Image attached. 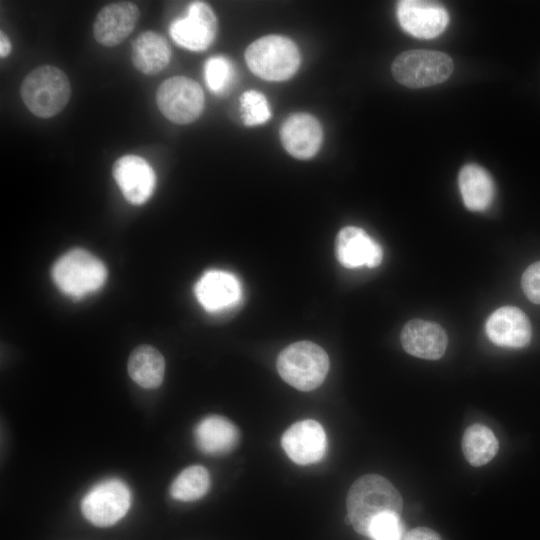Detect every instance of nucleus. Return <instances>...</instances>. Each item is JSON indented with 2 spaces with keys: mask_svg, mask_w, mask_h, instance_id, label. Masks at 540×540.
Listing matches in <instances>:
<instances>
[{
  "mask_svg": "<svg viewBox=\"0 0 540 540\" xmlns=\"http://www.w3.org/2000/svg\"><path fill=\"white\" fill-rule=\"evenodd\" d=\"M346 507L349 523L357 533L367 537L375 519L387 513H401L403 500L399 491L385 477L367 474L350 487Z\"/></svg>",
  "mask_w": 540,
  "mask_h": 540,
  "instance_id": "1",
  "label": "nucleus"
},
{
  "mask_svg": "<svg viewBox=\"0 0 540 540\" xmlns=\"http://www.w3.org/2000/svg\"><path fill=\"white\" fill-rule=\"evenodd\" d=\"M20 95L28 110L40 118H51L69 102L71 85L59 68L42 65L33 69L22 81Z\"/></svg>",
  "mask_w": 540,
  "mask_h": 540,
  "instance_id": "2",
  "label": "nucleus"
},
{
  "mask_svg": "<svg viewBox=\"0 0 540 540\" xmlns=\"http://www.w3.org/2000/svg\"><path fill=\"white\" fill-rule=\"evenodd\" d=\"M281 378L300 391L319 387L329 370L325 350L311 341H298L285 347L277 359Z\"/></svg>",
  "mask_w": 540,
  "mask_h": 540,
  "instance_id": "3",
  "label": "nucleus"
},
{
  "mask_svg": "<svg viewBox=\"0 0 540 540\" xmlns=\"http://www.w3.org/2000/svg\"><path fill=\"white\" fill-rule=\"evenodd\" d=\"M245 60L251 72L261 79L284 81L296 73L300 65V54L289 38L267 35L247 47Z\"/></svg>",
  "mask_w": 540,
  "mask_h": 540,
  "instance_id": "4",
  "label": "nucleus"
},
{
  "mask_svg": "<svg viewBox=\"0 0 540 540\" xmlns=\"http://www.w3.org/2000/svg\"><path fill=\"white\" fill-rule=\"evenodd\" d=\"M106 278L107 270L102 261L80 248L66 252L52 268V279L56 286L74 298L99 290Z\"/></svg>",
  "mask_w": 540,
  "mask_h": 540,
  "instance_id": "5",
  "label": "nucleus"
},
{
  "mask_svg": "<svg viewBox=\"0 0 540 540\" xmlns=\"http://www.w3.org/2000/svg\"><path fill=\"white\" fill-rule=\"evenodd\" d=\"M454 69L452 58L434 50H408L399 54L391 66L397 82L409 88H423L444 82Z\"/></svg>",
  "mask_w": 540,
  "mask_h": 540,
  "instance_id": "6",
  "label": "nucleus"
},
{
  "mask_svg": "<svg viewBox=\"0 0 540 540\" xmlns=\"http://www.w3.org/2000/svg\"><path fill=\"white\" fill-rule=\"evenodd\" d=\"M156 103L165 118L176 124L195 121L204 108V92L191 78L174 76L163 81L156 92Z\"/></svg>",
  "mask_w": 540,
  "mask_h": 540,
  "instance_id": "7",
  "label": "nucleus"
},
{
  "mask_svg": "<svg viewBox=\"0 0 540 540\" xmlns=\"http://www.w3.org/2000/svg\"><path fill=\"white\" fill-rule=\"evenodd\" d=\"M131 505L128 486L119 479H107L93 486L81 501L84 517L98 527L112 526L121 520Z\"/></svg>",
  "mask_w": 540,
  "mask_h": 540,
  "instance_id": "8",
  "label": "nucleus"
},
{
  "mask_svg": "<svg viewBox=\"0 0 540 540\" xmlns=\"http://www.w3.org/2000/svg\"><path fill=\"white\" fill-rule=\"evenodd\" d=\"M217 18L205 2H192L184 17L171 22L169 33L174 42L191 51L206 50L214 41Z\"/></svg>",
  "mask_w": 540,
  "mask_h": 540,
  "instance_id": "9",
  "label": "nucleus"
},
{
  "mask_svg": "<svg viewBox=\"0 0 540 540\" xmlns=\"http://www.w3.org/2000/svg\"><path fill=\"white\" fill-rule=\"evenodd\" d=\"M397 17L403 30L422 39L437 37L449 23V14L444 6L431 1H399Z\"/></svg>",
  "mask_w": 540,
  "mask_h": 540,
  "instance_id": "10",
  "label": "nucleus"
},
{
  "mask_svg": "<svg viewBox=\"0 0 540 540\" xmlns=\"http://www.w3.org/2000/svg\"><path fill=\"white\" fill-rule=\"evenodd\" d=\"M281 445L293 462L298 465H310L324 457L327 437L319 422L307 419L292 424L283 433Z\"/></svg>",
  "mask_w": 540,
  "mask_h": 540,
  "instance_id": "11",
  "label": "nucleus"
},
{
  "mask_svg": "<svg viewBox=\"0 0 540 540\" xmlns=\"http://www.w3.org/2000/svg\"><path fill=\"white\" fill-rule=\"evenodd\" d=\"M112 174L124 198L134 205L145 203L156 185V175L150 164L137 155L118 158Z\"/></svg>",
  "mask_w": 540,
  "mask_h": 540,
  "instance_id": "12",
  "label": "nucleus"
},
{
  "mask_svg": "<svg viewBox=\"0 0 540 540\" xmlns=\"http://www.w3.org/2000/svg\"><path fill=\"white\" fill-rule=\"evenodd\" d=\"M194 293L201 306L210 313L225 311L239 303L242 287L238 278L223 270L206 271L197 281Z\"/></svg>",
  "mask_w": 540,
  "mask_h": 540,
  "instance_id": "13",
  "label": "nucleus"
},
{
  "mask_svg": "<svg viewBox=\"0 0 540 540\" xmlns=\"http://www.w3.org/2000/svg\"><path fill=\"white\" fill-rule=\"evenodd\" d=\"M139 18L140 11L135 3H110L98 12L93 23V35L103 46H116L132 33Z\"/></svg>",
  "mask_w": 540,
  "mask_h": 540,
  "instance_id": "14",
  "label": "nucleus"
},
{
  "mask_svg": "<svg viewBox=\"0 0 540 540\" xmlns=\"http://www.w3.org/2000/svg\"><path fill=\"white\" fill-rule=\"evenodd\" d=\"M335 255L345 268L354 269L362 266L374 268L381 263L383 251L380 244L363 229L347 226L336 236Z\"/></svg>",
  "mask_w": 540,
  "mask_h": 540,
  "instance_id": "15",
  "label": "nucleus"
},
{
  "mask_svg": "<svg viewBox=\"0 0 540 540\" xmlns=\"http://www.w3.org/2000/svg\"><path fill=\"white\" fill-rule=\"evenodd\" d=\"M280 138L283 147L291 156L309 159L320 148L322 128L314 116L308 113H295L282 124Z\"/></svg>",
  "mask_w": 540,
  "mask_h": 540,
  "instance_id": "16",
  "label": "nucleus"
},
{
  "mask_svg": "<svg viewBox=\"0 0 540 540\" xmlns=\"http://www.w3.org/2000/svg\"><path fill=\"white\" fill-rule=\"evenodd\" d=\"M486 334L496 345L522 348L529 344L532 330L526 314L519 308L504 306L494 311L486 321Z\"/></svg>",
  "mask_w": 540,
  "mask_h": 540,
  "instance_id": "17",
  "label": "nucleus"
},
{
  "mask_svg": "<svg viewBox=\"0 0 540 540\" xmlns=\"http://www.w3.org/2000/svg\"><path fill=\"white\" fill-rule=\"evenodd\" d=\"M404 350L415 357L437 360L447 347V335L435 322L413 319L405 324L400 335Z\"/></svg>",
  "mask_w": 540,
  "mask_h": 540,
  "instance_id": "18",
  "label": "nucleus"
},
{
  "mask_svg": "<svg viewBox=\"0 0 540 540\" xmlns=\"http://www.w3.org/2000/svg\"><path fill=\"white\" fill-rule=\"evenodd\" d=\"M194 439L201 452L208 455H223L237 446L239 430L226 417L209 415L195 426Z\"/></svg>",
  "mask_w": 540,
  "mask_h": 540,
  "instance_id": "19",
  "label": "nucleus"
},
{
  "mask_svg": "<svg viewBox=\"0 0 540 540\" xmlns=\"http://www.w3.org/2000/svg\"><path fill=\"white\" fill-rule=\"evenodd\" d=\"M131 59L138 71L145 75H155L169 64L171 47L161 34L144 31L132 43Z\"/></svg>",
  "mask_w": 540,
  "mask_h": 540,
  "instance_id": "20",
  "label": "nucleus"
},
{
  "mask_svg": "<svg viewBox=\"0 0 540 540\" xmlns=\"http://www.w3.org/2000/svg\"><path fill=\"white\" fill-rule=\"evenodd\" d=\"M458 185L464 205L471 211H484L493 202V179L488 171L479 165L463 166L458 175Z\"/></svg>",
  "mask_w": 540,
  "mask_h": 540,
  "instance_id": "21",
  "label": "nucleus"
},
{
  "mask_svg": "<svg viewBox=\"0 0 540 540\" xmlns=\"http://www.w3.org/2000/svg\"><path fill=\"white\" fill-rule=\"evenodd\" d=\"M127 369L130 378L139 386L154 389L164 379L165 360L156 348L141 345L131 352Z\"/></svg>",
  "mask_w": 540,
  "mask_h": 540,
  "instance_id": "22",
  "label": "nucleus"
},
{
  "mask_svg": "<svg viewBox=\"0 0 540 540\" xmlns=\"http://www.w3.org/2000/svg\"><path fill=\"white\" fill-rule=\"evenodd\" d=\"M498 440L485 425H470L462 438V451L472 466L479 467L491 461L498 451Z\"/></svg>",
  "mask_w": 540,
  "mask_h": 540,
  "instance_id": "23",
  "label": "nucleus"
},
{
  "mask_svg": "<svg viewBox=\"0 0 540 540\" xmlns=\"http://www.w3.org/2000/svg\"><path fill=\"white\" fill-rule=\"evenodd\" d=\"M210 487V476L207 469L200 465H192L182 470L170 486L172 498L191 502L203 497Z\"/></svg>",
  "mask_w": 540,
  "mask_h": 540,
  "instance_id": "24",
  "label": "nucleus"
},
{
  "mask_svg": "<svg viewBox=\"0 0 540 540\" xmlns=\"http://www.w3.org/2000/svg\"><path fill=\"white\" fill-rule=\"evenodd\" d=\"M235 71L231 62L223 56H213L204 65L207 87L215 94H223L233 83Z\"/></svg>",
  "mask_w": 540,
  "mask_h": 540,
  "instance_id": "25",
  "label": "nucleus"
},
{
  "mask_svg": "<svg viewBox=\"0 0 540 540\" xmlns=\"http://www.w3.org/2000/svg\"><path fill=\"white\" fill-rule=\"evenodd\" d=\"M240 110L243 121L248 126L264 124L271 117L266 97L255 90H248L241 95Z\"/></svg>",
  "mask_w": 540,
  "mask_h": 540,
  "instance_id": "26",
  "label": "nucleus"
},
{
  "mask_svg": "<svg viewBox=\"0 0 540 540\" xmlns=\"http://www.w3.org/2000/svg\"><path fill=\"white\" fill-rule=\"evenodd\" d=\"M367 537L371 540H402L403 525L400 514L387 513L370 525Z\"/></svg>",
  "mask_w": 540,
  "mask_h": 540,
  "instance_id": "27",
  "label": "nucleus"
},
{
  "mask_svg": "<svg viewBox=\"0 0 540 540\" xmlns=\"http://www.w3.org/2000/svg\"><path fill=\"white\" fill-rule=\"evenodd\" d=\"M521 287L531 302L540 304V261L531 264L524 271Z\"/></svg>",
  "mask_w": 540,
  "mask_h": 540,
  "instance_id": "28",
  "label": "nucleus"
},
{
  "mask_svg": "<svg viewBox=\"0 0 540 540\" xmlns=\"http://www.w3.org/2000/svg\"><path fill=\"white\" fill-rule=\"evenodd\" d=\"M403 540H441V537L430 528L417 527L408 531Z\"/></svg>",
  "mask_w": 540,
  "mask_h": 540,
  "instance_id": "29",
  "label": "nucleus"
},
{
  "mask_svg": "<svg viewBox=\"0 0 540 540\" xmlns=\"http://www.w3.org/2000/svg\"><path fill=\"white\" fill-rule=\"evenodd\" d=\"M11 51V42L8 38V36L6 35V33H4V31H0V57L1 58H4L6 57L7 55H9Z\"/></svg>",
  "mask_w": 540,
  "mask_h": 540,
  "instance_id": "30",
  "label": "nucleus"
}]
</instances>
